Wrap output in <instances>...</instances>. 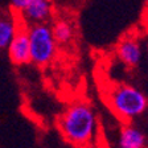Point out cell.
I'll list each match as a JSON object with an SVG mask.
<instances>
[{"label":"cell","mask_w":148,"mask_h":148,"mask_svg":"<svg viewBox=\"0 0 148 148\" xmlns=\"http://www.w3.org/2000/svg\"><path fill=\"white\" fill-rule=\"evenodd\" d=\"M58 130L75 148H90L99 130L97 112L87 101H74L58 118Z\"/></svg>","instance_id":"6da1fadb"},{"label":"cell","mask_w":148,"mask_h":148,"mask_svg":"<svg viewBox=\"0 0 148 148\" xmlns=\"http://www.w3.org/2000/svg\"><path fill=\"white\" fill-rule=\"evenodd\" d=\"M52 1H54V0H52Z\"/></svg>","instance_id":"4fadbf2b"},{"label":"cell","mask_w":148,"mask_h":148,"mask_svg":"<svg viewBox=\"0 0 148 148\" xmlns=\"http://www.w3.org/2000/svg\"><path fill=\"white\" fill-rule=\"evenodd\" d=\"M31 0H9V5H11V9H12V12H15L16 15L21 12L23 9L28 5Z\"/></svg>","instance_id":"30bf717a"},{"label":"cell","mask_w":148,"mask_h":148,"mask_svg":"<svg viewBox=\"0 0 148 148\" xmlns=\"http://www.w3.org/2000/svg\"><path fill=\"white\" fill-rule=\"evenodd\" d=\"M147 138L139 127L124 123L119 134L120 148H147Z\"/></svg>","instance_id":"9c48e42d"},{"label":"cell","mask_w":148,"mask_h":148,"mask_svg":"<svg viewBox=\"0 0 148 148\" xmlns=\"http://www.w3.org/2000/svg\"><path fill=\"white\" fill-rule=\"evenodd\" d=\"M7 52L11 62L16 66H21L31 62V48H29L27 25L23 24L18 28V31L7 46Z\"/></svg>","instance_id":"8992f818"},{"label":"cell","mask_w":148,"mask_h":148,"mask_svg":"<svg viewBox=\"0 0 148 148\" xmlns=\"http://www.w3.org/2000/svg\"><path fill=\"white\" fill-rule=\"evenodd\" d=\"M103 98L111 112L123 123H131L147 111L148 97L130 83H115L107 86Z\"/></svg>","instance_id":"7a4b0ae2"},{"label":"cell","mask_w":148,"mask_h":148,"mask_svg":"<svg viewBox=\"0 0 148 148\" xmlns=\"http://www.w3.org/2000/svg\"><path fill=\"white\" fill-rule=\"evenodd\" d=\"M50 27L56 42L61 46L69 45L75 37V23L70 17L66 16L54 17Z\"/></svg>","instance_id":"52a82bcc"},{"label":"cell","mask_w":148,"mask_h":148,"mask_svg":"<svg viewBox=\"0 0 148 148\" xmlns=\"http://www.w3.org/2000/svg\"><path fill=\"white\" fill-rule=\"evenodd\" d=\"M147 56H148V49H147Z\"/></svg>","instance_id":"7c38bea8"},{"label":"cell","mask_w":148,"mask_h":148,"mask_svg":"<svg viewBox=\"0 0 148 148\" xmlns=\"http://www.w3.org/2000/svg\"><path fill=\"white\" fill-rule=\"evenodd\" d=\"M21 25L23 23L15 12H0V50L7 49Z\"/></svg>","instance_id":"ba28073f"},{"label":"cell","mask_w":148,"mask_h":148,"mask_svg":"<svg viewBox=\"0 0 148 148\" xmlns=\"http://www.w3.org/2000/svg\"><path fill=\"white\" fill-rule=\"evenodd\" d=\"M54 5L52 0H31L28 5L18 13V18L24 25L44 24L53 20Z\"/></svg>","instance_id":"277c9868"},{"label":"cell","mask_w":148,"mask_h":148,"mask_svg":"<svg viewBox=\"0 0 148 148\" xmlns=\"http://www.w3.org/2000/svg\"><path fill=\"white\" fill-rule=\"evenodd\" d=\"M28 37L31 48V62L37 66H48L56 58L58 44L56 42L49 23L28 25Z\"/></svg>","instance_id":"3957f363"},{"label":"cell","mask_w":148,"mask_h":148,"mask_svg":"<svg viewBox=\"0 0 148 148\" xmlns=\"http://www.w3.org/2000/svg\"><path fill=\"white\" fill-rule=\"evenodd\" d=\"M145 112H147V115H148V106H147V111H145Z\"/></svg>","instance_id":"8fae6325"},{"label":"cell","mask_w":148,"mask_h":148,"mask_svg":"<svg viewBox=\"0 0 148 148\" xmlns=\"http://www.w3.org/2000/svg\"><path fill=\"white\" fill-rule=\"evenodd\" d=\"M115 53L123 65L130 69H135L139 66L143 58L142 42L135 34H127L119 40L115 48Z\"/></svg>","instance_id":"5b68a950"}]
</instances>
